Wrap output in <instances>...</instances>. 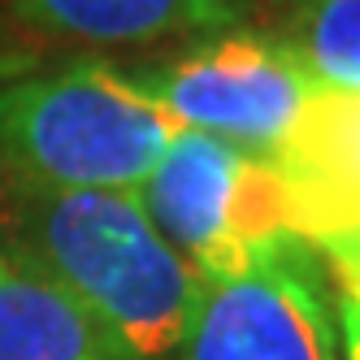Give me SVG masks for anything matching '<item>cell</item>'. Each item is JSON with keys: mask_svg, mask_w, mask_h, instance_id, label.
<instances>
[{"mask_svg": "<svg viewBox=\"0 0 360 360\" xmlns=\"http://www.w3.org/2000/svg\"><path fill=\"white\" fill-rule=\"evenodd\" d=\"M9 252L31 261L100 326L122 360H169L191 326L204 278L135 191L5 187Z\"/></svg>", "mask_w": 360, "mask_h": 360, "instance_id": "obj_1", "label": "cell"}, {"mask_svg": "<svg viewBox=\"0 0 360 360\" xmlns=\"http://www.w3.org/2000/svg\"><path fill=\"white\" fill-rule=\"evenodd\" d=\"M178 131L135 74L105 61L0 79V187L139 191Z\"/></svg>", "mask_w": 360, "mask_h": 360, "instance_id": "obj_2", "label": "cell"}, {"mask_svg": "<svg viewBox=\"0 0 360 360\" xmlns=\"http://www.w3.org/2000/svg\"><path fill=\"white\" fill-rule=\"evenodd\" d=\"M135 195L204 282L300 239L274 157L200 131H178Z\"/></svg>", "mask_w": 360, "mask_h": 360, "instance_id": "obj_3", "label": "cell"}, {"mask_svg": "<svg viewBox=\"0 0 360 360\" xmlns=\"http://www.w3.org/2000/svg\"><path fill=\"white\" fill-rule=\"evenodd\" d=\"M183 126L274 157L321 87L278 35L217 31L161 65L131 70Z\"/></svg>", "mask_w": 360, "mask_h": 360, "instance_id": "obj_4", "label": "cell"}, {"mask_svg": "<svg viewBox=\"0 0 360 360\" xmlns=\"http://www.w3.org/2000/svg\"><path fill=\"white\" fill-rule=\"evenodd\" d=\"M169 360H343L321 256L291 239L230 278H209Z\"/></svg>", "mask_w": 360, "mask_h": 360, "instance_id": "obj_5", "label": "cell"}, {"mask_svg": "<svg viewBox=\"0 0 360 360\" xmlns=\"http://www.w3.org/2000/svg\"><path fill=\"white\" fill-rule=\"evenodd\" d=\"M274 165L295 235L326 261L339 300L360 304V91L317 87Z\"/></svg>", "mask_w": 360, "mask_h": 360, "instance_id": "obj_6", "label": "cell"}, {"mask_svg": "<svg viewBox=\"0 0 360 360\" xmlns=\"http://www.w3.org/2000/svg\"><path fill=\"white\" fill-rule=\"evenodd\" d=\"M27 27L87 44V48H143L165 39L217 35L243 18V0H5Z\"/></svg>", "mask_w": 360, "mask_h": 360, "instance_id": "obj_7", "label": "cell"}, {"mask_svg": "<svg viewBox=\"0 0 360 360\" xmlns=\"http://www.w3.org/2000/svg\"><path fill=\"white\" fill-rule=\"evenodd\" d=\"M0 360H122L48 274L0 252Z\"/></svg>", "mask_w": 360, "mask_h": 360, "instance_id": "obj_8", "label": "cell"}, {"mask_svg": "<svg viewBox=\"0 0 360 360\" xmlns=\"http://www.w3.org/2000/svg\"><path fill=\"white\" fill-rule=\"evenodd\" d=\"M282 44L321 87L360 91V0H291Z\"/></svg>", "mask_w": 360, "mask_h": 360, "instance_id": "obj_9", "label": "cell"}, {"mask_svg": "<svg viewBox=\"0 0 360 360\" xmlns=\"http://www.w3.org/2000/svg\"><path fill=\"white\" fill-rule=\"evenodd\" d=\"M334 313H339L343 360H360V304H352V300H334Z\"/></svg>", "mask_w": 360, "mask_h": 360, "instance_id": "obj_10", "label": "cell"}, {"mask_svg": "<svg viewBox=\"0 0 360 360\" xmlns=\"http://www.w3.org/2000/svg\"><path fill=\"white\" fill-rule=\"evenodd\" d=\"M243 5H248V0H243ZM274 5H282V9H287V5H291V0H274Z\"/></svg>", "mask_w": 360, "mask_h": 360, "instance_id": "obj_11", "label": "cell"}, {"mask_svg": "<svg viewBox=\"0 0 360 360\" xmlns=\"http://www.w3.org/2000/svg\"><path fill=\"white\" fill-rule=\"evenodd\" d=\"M0 252H5V248H0Z\"/></svg>", "mask_w": 360, "mask_h": 360, "instance_id": "obj_12", "label": "cell"}]
</instances>
